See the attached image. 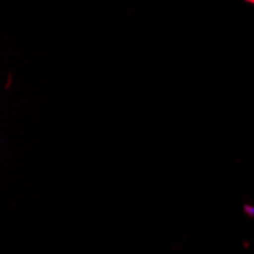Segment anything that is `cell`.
Segmentation results:
<instances>
[{"instance_id": "1", "label": "cell", "mask_w": 254, "mask_h": 254, "mask_svg": "<svg viewBox=\"0 0 254 254\" xmlns=\"http://www.w3.org/2000/svg\"><path fill=\"white\" fill-rule=\"evenodd\" d=\"M247 2H250V3H253V5H254V0H247Z\"/></svg>"}]
</instances>
